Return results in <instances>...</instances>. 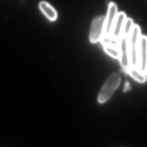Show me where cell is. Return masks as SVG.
Returning a JSON list of instances; mask_svg holds the SVG:
<instances>
[{"label": "cell", "mask_w": 147, "mask_h": 147, "mask_svg": "<svg viewBox=\"0 0 147 147\" xmlns=\"http://www.w3.org/2000/svg\"><path fill=\"white\" fill-rule=\"evenodd\" d=\"M141 35V33L140 26L134 24L127 38L129 65L130 68L132 69H137V52Z\"/></svg>", "instance_id": "cell-1"}, {"label": "cell", "mask_w": 147, "mask_h": 147, "mask_svg": "<svg viewBox=\"0 0 147 147\" xmlns=\"http://www.w3.org/2000/svg\"><path fill=\"white\" fill-rule=\"evenodd\" d=\"M121 82V78L118 74H110L100 90L98 97V102L104 104L108 102L118 89Z\"/></svg>", "instance_id": "cell-2"}, {"label": "cell", "mask_w": 147, "mask_h": 147, "mask_svg": "<svg viewBox=\"0 0 147 147\" xmlns=\"http://www.w3.org/2000/svg\"><path fill=\"white\" fill-rule=\"evenodd\" d=\"M105 17L100 16L94 19L92 22L89 34V41L91 44L100 42L104 32Z\"/></svg>", "instance_id": "cell-3"}, {"label": "cell", "mask_w": 147, "mask_h": 147, "mask_svg": "<svg viewBox=\"0 0 147 147\" xmlns=\"http://www.w3.org/2000/svg\"><path fill=\"white\" fill-rule=\"evenodd\" d=\"M137 69L143 74H147V37L142 35L140 37L137 52Z\"/></svg>", "instance_id": "cell-4"}, {"label": "cell", "mask_w": 147, "mask_h": 147, "mask_svg": "<svg viewBox=\"0 0 147 147\" xmlns=\"http://www.w3.org/2000/svg\"><path fill=\"white\" fill-rule=\"evenodd\" d=\"M119 59L122 68L126 72L130 68L129 55L127 46V38L121 36L119 39Z\"/></svg>", "instance_id": "cell-5"}, {"label": "cell", "mask_w": 147, "mask_h": 147, "mask_svg": "<svg viewBox=\"0 0 147 147\" xmlns=\"http://www.w3.org/2000/svg\"><path fill=\"white\" fill-rule=\"evenodd\" d=\"M117 13L118 9L116 4L114 3L110 2L109 4L107 16L105 17L104 32L103 37L110 36L112 26Z\"/></svg>", "instance_id": "cell-6"}, {"label": "cell", "mask_w": 147, "mask_h": 147, "mask_svg": "<svg viewBox=\"0 0 147 147\" xmlns=\"http://www.w3.org/2000/svg\"><path fill=\"white\" fill-rule=\"evenodd\" d=\"M127 18V16L124 12L117 13L112 26L110 37L115 39L119 40L121 35L123 24Z\"/></svg>", "instance_id": "cell-7"}, {"label": "cell", "mask_w": 147, "mask_h": 147, "mask_svg": "<svg viewBox=\"0 0 147 147\" xmlns=\"http://www.w3.org/2000/svg\"><path fill=\"white\" fill-rule=\"evenodd\" d=\"M39 8L46 17L51 21L56 20L58 17L57 11L48 3L41 1L39 3Z\"/></svg>", "instance_id": "cell-8"}, {"label": "cell", "mask_w": 147, "mask_h": 147, "mask_svg": "<svg viewBox=\"0 0 147 147\" xmlns=\"http://www.w3.org/2000/svg\"><path fill=\"white\" fill-rule=\"evenodd\" d=\"M127 73L134 80L140 83L143 84L146 81V75L141 73L137 69L130 68Z\"/></svg>", "instance_id": "cell-9"}, {"label": "cell", "mask_w": 147, "mask_h": 147, "mask_svg": "<svg viewBox=\"0 0 147 147\" xmlns=\"http://www.w3.org/2000/svg\"><path fill=\"white\" fill-rule=\"evenodd\" d=\"M134 25V24L133 21L131 18H126L123 27L121 36L128 38Z\"/></svg>", "instance_id": "cell-10"}, {"label": "cell", "mask_w": 147, "mask_h": 147, "mask_svg": "<svg viewBox=\"0 0 147 147\" xmlns=\"http://www.w3.org/2000/svg\"><path fill=\"white\" fill-rule=\"evenodd\" d=\"M104 51L109 56L115 59H119V52L118 49L108 45H103Z\"/></svg>", "instance_id": "cell-11"}]
</instances>
